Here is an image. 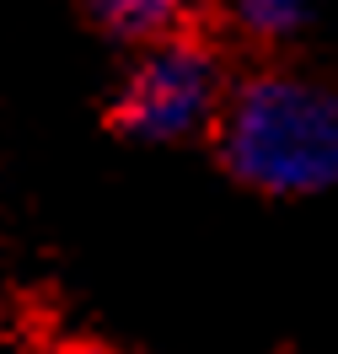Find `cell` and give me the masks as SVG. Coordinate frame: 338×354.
<instances>
[{"label":"cell","instance_id":"6da1fadb","mask_svg":"<svg viewBox=\"0 0 338 354\" xmlns=\"http://www.w3.org/2000/svg\"><path fill=\"white\" fill-rule=\"evenodd\" d=\"M225 172L269 199L338 188V86L295 65H258L225 86L215 118Z\"/></svg>","mask_w":338,"mask_h":354},{"label":"cell","instance_id":"7a4b0ae2","mask_svg":"<svg viewBox=\"0 0 338 354\" xmlns=\"http://www.w3.org/2000/svg\"><path fill=\"white\" fill-rule=\"evenodd\" d=\"M225 59L199 32H172L145 44L113 91V129L140 145H182L215 129L225 102Z\"/></svg>","mask_w":338,"mask_h":354},{"label":"cell","instance_id":"3957f363","mask_svg":"<svg viewBox=\"0 0 338 354\" xmlns=\"http://www.w3.org/2000/svg\"><path fill=\"white\" fill-rule=\"evenodd\" d=\"M199 6L204 0H81L86 22L97 27L102 38L129 44V48L161 44V38H172V32H194Z\"/></svg>","mask_w":338,"mask_h":354},{"label":"cell","instance_id":"277c9868","mask_svg":"<svg viewBox=\"0 0 338 354\" xmlns=\"http://www.w3.org/2000/svg\"><path fill=\"white\" fill-rule=\"evenodd\" d=\"M231 32L252 48H285L295 44L317 17V0H220Z\"/></svg>","mask_w":338,"mask_h":354},{"label":"cell","instance_id":"5b68a950","mask_svg":"<svg viewBox=\"0 0 338 354\" xmlns=\"http://www.w3.org/2000/svg\"><path fill=\"white\" fill-rule=\"evenodd\" d=\"M54 354H124V349H113V344H97V338H70V344H59Z\"/></svg>","mask_w":338,"mask_h":354}]
</instances>
